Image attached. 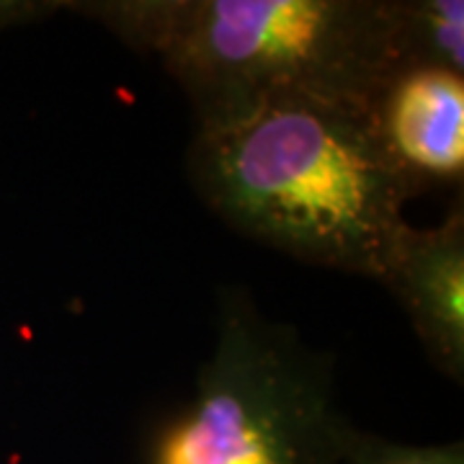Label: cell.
<instances>
[{
	"mask_svg": "<svg viewBox=\"0 0 464 464\" xmlns=\"http://www.w3.org/2000/svg\"><path fill=\"white\" fill-rule=\"evenodd\" d=\"M188 181L232 230L304 264L380 282L411 199L382 155L366 106L279 99L197 130Z\"/></svg>",
	"mask_w": 464,
	"mask_h": 464,
	"instance_id": "obj_1",
	"label": "cell"
},
{
	"mask_svg": "<svg viewBox=\"0 0 464 464\" xmlns=\"http://www.w3.org/2000/svg\"><path fill=\"white\" fill-rule=\"evenodd\" d=\"M158 57L197 130L279 99L366 106L398 70L395 0H106L67 3Z\"/></svg>",
	"mask_w": 464,
	"mask_h": 464,
	"instance_id": "obj_2",
	"label": "cell"
},
{
	"mask_svg": "<svg viewBox=\"0 0 464 464\" xmlns=\"http://www.w3.org/2000/svg\"><path fill=\"white\" fill-rule=\"evenodd\" d=\"M353 429L331 359L227 289L194 395L150 433L140 464H343Z\"/></svg>",
	"mask_w": 464,
	"mask_h": 464,
	"instance_id": "obj_3",
	"label": "cell"
},
{
	"mask_svg": "<svg viewBox=\"0 0 464 464\" xmlns=\"http://www.w3.org/2000/svg\"><path fill=\"white\" fill-rule=\"evenodd\" d=\"M372 132L408 197L462 188L464 75L441 67H398L366 103Z\"/></svg>",
	"mask_w": 464,
	"mask_h": 464,
	"instance_id": "obj_4",
	"label": "cell"
},
{
	"mask_svg": "<svg viewBox=\"0 0 464 464\" xmlns=\"http://www.w3.org/2000/svg\"><path fill=\"white\" fill-rule=\"evenodd\" d=\"M411 317L431 364L451 382H464V209L462 199L433 227L402 232L382 274Z\"/></svg>",
	"mask_w": 464,
	"mask_h": 464,
	"instance_id": "obj_5",
	"label": "cell"
},
{
	"mask_svg": "<svg viewBox=\"0 0 464 464\" xmlns=\"http://www.w3.org/2000/svg\"><path fill=\"white\" fill-rule=\"evenodd\" d=\"M398 67H441L464 75L462 0H395Z\"/></svg>",
	"mask_w": 464,
	"mask_h": 464,
	"instance_id": "obj_6",
	"label": "cell"
},
{
	"mask_svg": "<svg viewBox=\"0 0 464 464\" xmlns=\"http://www.w3.org/2000/svg\"><path fill=\"white\" fill-rule=\"evenodd\" d=\"M343 464H464L462 441L449 444H398L377 433L353 429Z\"/></svg>",
	"mask_w": 464,
	"mask_h": 464,
	"instance_id": "obj_7",
	"label": "cell"
},
{
	"mask_svg": "<svg viewBox=\"0 0 464 464\" xmlns=\"http://www.w3.org/2000/svg\"><path fill=\"white\" fill-rule=\"evenodd\" d=\"M65 8V3H39V0H0V32L26 26L39 18Z\"/></svg>",
	"mask_w": 464,
	"mask_h": 464,
	"instance_id": "obj_8",
	"label": "cell"
}]
</instances>
